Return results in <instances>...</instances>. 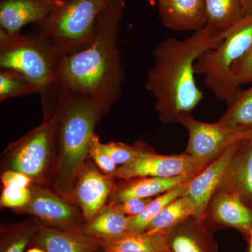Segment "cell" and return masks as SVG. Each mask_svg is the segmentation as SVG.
Wrapping results in <instances>:
<instances>
[{
    "mask_svg": "<svg viewBox=\"0 0 252 252\" xmlns=\"http://www.w3.org/2000/svg\"><path fill=\"white\" fill-rule=\"evenodd\" d=\"M125 6L124 0H111L99 16L90 44L63 58L54 89L41 101L42 108L63 94L85 96L112 104L119 98L124 72L117 39Z\"/></svg>",
    "mask_w": 252,
    "mask_h": 252,
    "instance_id": "obj_1",
    "label": "cell"
},
{
    "mask_svg": "<svg viewBox=\"0 0 252 252\" xmlns=\"http://www.w3.org/2000/svg\"><path fill=\"white\" fill-rule=\"evenodd\" d=\"M224 36L207 25L183 40L169 38L156 46L145 88L156 99L154 107L162 123L181 124L191 116L203 97L195 81V61L205 51L218 47Z\"/></svg>",
    "mask_w": 252,
    "mask_h": 252,
    "instance_id": "obj_2",
    "label": "cell"
},
{
    "mask_svg": "<svg viewBox=\"0 0 252 252\" xmlns=\"http://www.w3.org/2000/svg\"><path fill=\"white\" fill-rule=\"evenodd\" d=\"M111 106L92 97L63 94L42 108L43 120L54 117L56 122L57 168L51 185L72 203L78 176L89 158L94 130Z\"/></svg>",
    "mask_w": 252,
    "mask_h": 252,
    "instance_id": "obj_3",
    "label": "cell"
},
{
    "mask_svg": "<svg viewBox=\"0 0 252 252\" xmlns=\"http://www.w3.org/2000/svg\"><path fill=\"white\" fill-rule=\"evenodd\" d=\"M63 58L36 32L10 35L0 29V69L16 71L32 81L41 101L54 89Z\"/></svg>",
    "mask_w": 252,
    "mask_h": 252,
    "instance_id": "obj_4",
    "label": "cell"
},
{
    "mask_svg": "<svg viewBox=\"0 0 252 252\" xmlns=\"http://www.w3.org/2000/svg\"><path fill=\"white\" fill-rule=\"evenodd\" d=\"M252 44V13L225 33L218 47L205 51L195 61V74L203 76L204 84L220 102L229 103L241 89L232 68Z\"/></svg>",
    "mask_w": 252,
    "mask_h": 252,
    "instance_id": "obj_5",
    "label": "cell"
},
{
    "mask_svg": "<svg viewBox=\"0 0 252 252\" xmlns=\"http://www.w3.org/2000/svg\"><path fill=\"white\" fill-rule=\"evenodd\" d=\"M110 1L64 0L54 14L36 25L35 32L63 57L77 52L94 39L99 16Z\"/></svg>",
    "mask_w": 252,
    "mask_h": 252,
    "instance_id": "obj_6",
    "label": "cell"
},
{
    "mask_svg": "<svg viewBox=\"0 0 252 252\" xmlns=\"http://www.w3.org/2000/svg\"><path fill=\"white\" fill-rule=\"evenodd\" d=\"M1 168L21 172L34 185H51L57 168L54 117L9 144L1 154Z\"/></svg>",
    "mask_w": 252,
    "mask_h": 252,
    "instance_id": "obj_7",
    "label": "cell"
},
{
    "mask_svg": "<svg viewBox=\"0 0 252 252\" xmlns=\"http://www.w3.org/2000/svg\"><path fill=\"white\" fill-rule=\"evenodd\" d=\"M181 125L188 131L189 138L185 153L210 162L221 155L233 144L248 140L252 130L220 122L205 123L186 118Z\"/></svg>",
    "mask_w": 252,
    "mask_h": 252,
    "instance_id": "obj_8",
    "label": "cell"
},
{
    "mask_svg": "<svg viewBox=\"0 0 252 252\" xmlns=\"http://www.w3.org/2000/svg\"><path fill=\"white\" fill-rule=\"evenodd\" d=\"M31 198L16 213L32 215L42 224L61 229L84 228L86 221L81 209L45 186L32 184Z\"/></svg>",
    "mask_w": 252,
    "mask_h": 252,
    "instance_id": "obj_9",
    "label": "cell"
},
{
    "mask_svg": "<svg viewBox=\"0 0 252 252\" xmlns=\"http://www.w3.org/2000/svg\"><path fill=\"white\" fill-rule=\"evenodd\" d=\"M209 163L185 152L161 155L150 147L133 161L119 167L114 177L117 180H128L137 177L172 178L180 176H195Z\"/></svg>",
    "mask_w": 252,
    "mask_h": 252,
    "instance_id": "obj_10",
    "label": "cell"
},
{
    "mask_svg": "<svg viewBox=\"0 0 252 252\" xmlns=\"http://www.w3.org/2000/svg\"><path fill=\"white\" fill-rule=\"evenodd\" d=\"M117 179L104 175L89 158L82 167L72 194V202L81 209L86 223L105 206Z\"/></svg>",
    "mask_w": 252,
    "mask_h": 252,
    "instance_id": "obj_11",
    "label": "cell"
},
{
    "mask_svg": "<svg viewBox=\"0 0 252 252\" xmlns=\"http://www.w3.org/2000/svg\"><path fill=\"white\" fill-rule=\"evenodd\" d=\"M203 221L212 231L233 228L245 238L252 232V207L237 195L217 190L207 205Z\"/></svg>",
    "mask_w": 252,
    "mask_h": 252,
    "instance_id": "obj_12",
    "label": "cell"
},
{
    "mask_svg": "<svg viewBox=\"0 0 252 252\" xmlns=\"http://www.w3.org/2000/svg\"><path fill=\"white\" fill-rule=\"evenodd\" d=\"M64 0H0V29L10 35L20 33L30 23L44 22Z\"/></svg>",
    "mask_w": 252,
    "mask_h": 252,
    "instance_id": "obj_13",
    "label": "cell"
},
{
    "mask_svg": "<svg viewBox=\"0 0 252 252\" xmlns=\"http://www.w3.org/2000/svg\"><path fill=\"white\" fill-rule=\"evenodd\" d=\"M242 142L233 144L226 149L189 182L186 195L195 205L194 217L203 220L207 205L214 194L218 190L227 165Z\"/></svg>",
    "mask_w": 252,
    "mask_h": 252,
    "instance_id": "obj_14",
    "label": "cell"
},
{
    "mask_svg": "<svg viewBox=\"0 0 252 252\" xmlns=\"http://www.w3.org/2000/svg\"><path fill=\"white\" fill-rule=\"evenodd\" d=\"M32 243L46 252H97L102 250L103 240L89 236L83 228L61 229L39 222Z\"/></svg>",
    "mask_w": 252,
    "mask_h": 252,
    "instance_id": "obj_15",
    "label": "cell"
},
{
    "mask_svg": "<svg viewBox=\"0 0 252 252\" xmlns=\"http://www.w3.org/2000/svg\"><path fill=\"white\" fill-rule=\"evenodd\" d=\"M159 17L175 31L197 32L207 26L205 0H158Z\"/></svg>",
    "mask_w": 252,
    "mask_h": 252,
    "instance_id": "obj_16",
    "label": "cell"
},
{
    "mask_svg": "<svg viewBox=\"0 0 252 252\" xmlns=\"http://www.w3.org/2000/svg\"><path fill=\"white\" fill-rule=\"evenodd\" d=\"M237 195L252 207V144L244 140L225 169L218 190Z\"/></svg>",
    "mask_w": 252,
    "mask_h": 252,
    "instance_id": "obj_17",
    "label": "cell"
},
{
    "mask_svg": "<svg viewBox=\"0 0 252 252\" xmlns=\"http://www.w3.org/2000/svg\"><path fill=\"white\" fill-rule=\"evenodd\" d=\"M165 235L171 252H218L213 231L203 220L193 216Z\"/></svg>",
    "mask_w": 252,
    "mask_h": 252,
    "instance_id": "obj_18",
    "label": "cell"
},
{
    "mask_svg": "<svg viewBox=\"0 0 252 252\" xmlns=\"http://www.w3.org/2000/svg\"><path fill=\"white\" fill-rule=\"evenodd\" d=\"M195 176H180L172 178L146 177L118 180L119 182H116L115 187L109 196V204L120 203L130 198H153L189 182Z\"/></svg>",
    "mask_w": 252,
    "mask_h": 252,
    "instance_id": "obj_19",
    "label": "cell"
},
{
    "mask_svg": "<svg viewBox=\"0 0 252 252\" xmlns=\"http://www.w3.org/2000/svg\"><path fill=\"white\" fill-rule=\"evenodd\" d=\"M83 230L92 238L113 241L130 233L128 217L119 211L114 204H109L86 223Z\"/></svg>",
    "mask_w": 252,
    "mask_h": 252,
    "instance_id": "obj_20",
    "label": "cell"
},
{
    "mask_svg": "<svg viewBox=\"0 0 252 252\" xmlns=\"http://www.w3.org/2000/svg\"><path fill=\"white\" fill-rule=\"evenodd\" d=\"M207 25L225 34L247 12L243 0H205Z\"/></svg>",
    "mask_w": 252,
    "mask_h": 252,
    "instance_id": "obj_21",
    "label": "cell"
},
{
    "mask_svg": "<svg viewBox=\"0 0 252 252\" xmlns=\"http://www.w3.org/2000/svg\"><path fill=\"white\" fill-rule=\"evenodd\" d=\"M195 207L192 200L187 195L174 200L160 212L151 222L145 232L166 234L176 225L189 217L195 216Z\"/></svg>",
    "mask_w": 252,
    "mask_h": 252,
    "instance_id": "obj_22",
    "label": "cell"
},
{
    "mask_svg": "<svg viewBox=\"0 0 252 252\" xmlns=\"http://www.w3.org/2000/svg\"><path fill=\"white\" fill-rule=\"evenodd\" d=\"M190 181L156 196L140 215L134 217H127L130 233H144L151 222L160 213L164 207H166L175 199L186 195Z\"/></svg>",
    "mask_w": 252,
    "mask_h": 252,
    "instance_id": "obj_23",
    "label": "cell"
},
{
    "mask_svg": "<svg viewBox=\"0 0 252 252\" xmlns=\"http://www.w3.org/2000/svg\"><path fill=\"white\" fill-rule=\"evenodd\" d=\"M39 226V221L36 219L1 226L0 252H24L32 241Z\"/></svg>",
    "mask_w": 252,
    "mask_h": 252,
    "instance_id": "obj_24",
    "label": "cell"
},
{
    "mask_svg": "<svg viewBox=\"0 0 252 252\" xmlns=\"http://www.w3.org/2000/svg\"><path fill=\"white\" fill-rule=\"evenodd\" d=\"M109 242L125 252H171L165 235L159 232L128 233Z\"/></svg>",
    "mask_w": 252,
    "mask_h": 252,
    "instance_id": "obj_25",
    "label": "cell"
},
{
    "mask_svg": "<svg viewBox=\"0 0 252 252\" xmlns=\"http://www.w3.org/2000/svg\"><path fill=\"white\" fill-rule=\"evenodd\" d=\"M219 121L252 130V83L246 90L240 89L227 104V109Z\"/></svg>",
    "mask_w": 252,
    "mask_h": 252,
    "instance_id": "obj_26",
    "label": "cell"
},
{
    "mask_svg": "<svg viewBox=\"0 0 252 252\" xmlns=\"http://www.w3.org/2000/svg\"><path fill=\"white\" fill-rule=\"evenodd\" d=\"M33 94H39V89L32 81L16 71L1 69L0 102Z\"/></svg>",
    "mask_w": 252,
    "mask_h": 252,
    "instance_id": "obj_27",
    "label": "cell"
},
{
    "mask_svg": "<svg viewBox=\"0 0 252 252\" xmlns=\"http://www.w3.org/2000/svg\"><path fill=\"white\" fill-rule=\"evenodd\" d=\"M99 147L104 154H107L117 165H126L140 157L145 151L150 148L149 146L141 141H137L133 145L123 142H109L102 144L99 142Z\"/></svg>",
    "mask_w": 252,
    "mask_h": 252,
    "instance_id": "obj_28",
    "label": "cell"
},
{
    "mask_svg": "<svg viewBox=\"0 0 252 252\" xmlns=\"http://www.w3.org/2000/svg\"><path fill=\"white\" fill-rule=\"evenodd\" d=\"M31 198L30 188L4 187L0 197V205L2 208L15 210L24 207Z\"/></svg>",
    "mask_w": 252,
    "mask_h": 252,
    "instance_id": "obj_29",
    "label": "cell"
},
{
    "mask_svg": "<svg viewBox=\"0 0 252 252\" xmlns=\"http://www.w3.org/2000/svg\"><path fill=\"white\" fill-rule=\"evenodd\" d=\"M99 142L98 135L95 133L91 141L89 158L92 159L93 161L102 173L106 175L114 177L119 169L117 165L113 161L110 157L100 150L99 147Z\"/></svg>",
    "mask_w": 252,
    "mask_h": 252,
    "instance_id": "obj_30",
    "label": "cell"
},
{
    "mask_svg": "<svg viewBox=\"0 0 252 252\" xmlns=\"http://www.w3.org/2000/svg\"><path fill=\"white\" fill-rule=\"evenodd\" d=\"M233 74L239 85L252 83V44L248 51L233 64Z\"/></svg>",
    "mask_w": 252,
    "mask_h": 252,
    "instance_id": "obj_31",
    "label": "cell"
},
{
    "mask_svg": "<svg viewBox=\"0 0 252 252\" xmlns=\"http://www.w3.org/2000/svg\"><path fill=\"white\" fill-rule=\"evenodd\" d=\"M152 200L153 198H130L114 205L126 216L134 217L142 213Z\"/></svg>",
    "mask_w": 252,
    "mask_h": 252,
    "instance_id": "obj_32",
    "label": "cell"
},
{
    "mask_svg": "<svg viewBox=\"0 0 252 252\" xmlns=\"http://www.w3.org/2000/svg\"><path fill=\"white\" fill-rule=\"evenodd\" d=\"M1 182L3 188L4 187H14V188H29L32 181L27 175L14 171V170H5L2 172Z\"/></svg>",
    "mask_w": 252,
    "mask_h": 252,
    "instance_id": "obj_33",
    "label": "cell"
},
{
    "mask_svg": "<svg viewBox=\"0 0 252 252\" xmlns=\"http://www.w3.org/2000/svg\"><path fill=\"white\" fill-rule=\"evenodd\" d=\"M102 250L104 252H125L117 245L109 241H103Z\"/></svg>",
    "mask_w": 252,
    "mask_h": 252,
    "instance_id": "obj_34",
    "label": "cell"
},
{
    "mask_svg": "<svg viewBox=\"0 0 252 252\" xmlns=\"http://www.w3.org/2000/svg\"><path fill=\"white\" fill-rule=\"evenodd\" d=\"M247 14L252 13V0H243Z\"/></svg>",
    "mask_w": 252,
    "mask_h": 252,
    "instance_id": "obj_35",
    "label": "cell"
},
{
    "mask_svg": "<svg viewBox=\"0 0 252 252\" xmlns=\"http://www.w3.org/2000/svg\"><path fill=\"white\" fill-rule=\"evenodd\" d=\"M245 238L248 242V252H252V232L249 233Z\"/></svg>",
    "mask_w": 252,
    "mask_h": 252,
    "instance_id": "obj_36",
    "label": "cell"
},
{
    "mask_svg": "<svg viewBox=\"0 0 252 252\" xmlns=\"http://www.w3.org/2000/svg\"><path fill=\"white\" fill-rule=\"evenodd\" d=\"M27 252H46L43 249L34 246V248L29 249Z\"/></svg>",
    "mask_w": 252,
    "mask_h": 252,
    "instance_id": "obj_37",
    "label": "cell"
},
{
    "mask_svg": "<svg viewBox=\"0 0 252 252\" xmlns=\"http://www.w3.org/2000/svg\"><path fill=\"white\" fill-rule=\"evenodd\" d=\"M248 140H250V142H251V143L252 144V133L251 137H250V138L248 139Z\"/></svg>",
    "mask_w": 252,
    "mask_h": 252,
    "instance_id": "obj_38",
    "label": "cell"
}]
</instances>
